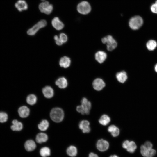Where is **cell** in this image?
<instances>
[{
  "instance_id": "obj_1",
  "label": "cell",
  "mask_w": 157,
  "mask_h": 157,
  "mask_svg": "<svg viewBox=\"0 0 157 157\" xmlns=\"http://www.w3.org/2000/svg\"><path fill=\"white\" fill-rule=\"evenodd\" d=\"M50 116L53 121L56 122H61L63 119L64 112L60 108H54L51 111Z\"/></svg>"
},
{
  "instance_id": "obj_2",
  "label": "cell",
  "mask_w": 157,
  "mask_h": 157,
  "mask_svg": "<svg viewBox=\"0 0 157 157\" xmlns=\"http://www.w3.org/2000/svg\"><path fill=\"white\" fill-rule=\"evenodd\" d=\"M102 42L106 44L107 49L109 51L115 49L117 46V43L115 40L111 35H108L101 39Z\"/></svg>"
},
{
  "instance_id": "obj_3",
  "label": "cell",
  "mask_w": 157,
  "mask_h": 157,
  "mask_svg": "<svg viewBox=\"0 0 157 157\" xmlns=\"http://www.w3.org/2000/svg\"><path fill=\"white\" fill-rule=\"evenodd\" d=\"M47 25V22L45 20H41L29 29L27 31V34L29 35H34L40 29L44 27Z\"/></svg>"
},
{
  "instance_id": "obj_4",
  "label": "cell",
  "mask_w": 157,
  "mask_h": 157,
  "mask_svg": "<svg viewBox=\"0 0 157 157\" xmlns=\"http://www.w3.org/2000/svg\"><path fill=\"white\" fill-rule=\"evenodd\" d=\"M143 20L139 16H135L132 17L130 20L129 24L130 27L132 29L137 30L142 25Z\"/></svg>"
},
{
  "instance_id": "obj_5",
  "label": "cell",
  "mask_w": 157,
  "mask_h": 157,
  "mask_svg": "<svg viewBox=\"0 0 157 157\" xmlns=\"http://www.w3.org/2000/svg\"><path fill=\"white\" fill-rule=\"evenodd\" d=\"M77 9L78 12L80 13L86 14L90 12L91 7L90 4L88 2L83 1L78 4Z\"/></svg>"
},
{
  "instance_id": "obj_6",
  "label": "cell",
  "mask_w": 157,
  "mask_h": 157,
  "mask_svg": "<svg viewBox=\"0 0 157 157\" xmlns=\"http://www.w3.org/2000/svg\"><path fill=\"white\" fill-rule=\"evenodd\" d=\"M39 8L41 12L49 15L52 12L53 7V5L49 2L44 1L39 5Z\"/></svg>"
},
{
  "instance_id": "obj_7",
  "label": "cell",
  "mask_w": 157,
  "mask_h": 157,
  "mask_svg": "<svg viewBox=\"0 0 157 157\" xmlns=\"http://www.w3.org/2000/svg\"><path fill=\"white\" fill-rule=\"evenodd\" d=\"M97 149L101 151H104L107 150L109 147L108 142L106 140L101 139L99 140L96 144Z\"/></svg>"
},
{
  "instance_id": "obj_8",
  "label": "cell",
  "mask_w": 157,
  "mask_h": 157,
  "mask_svg": "<svg viewBox=\"0 0 157 157\" xmlns=\"http://www.w3.org/2000/svg\"><path fill=\"white\" fill-rule=\"evenodd\" d=\"M105 85V83L103 80L99 78L95 79L92 83L93 88L96 90L98 91L101 90Z\"/></svg>"
},
{
  "instance_id": "obj_9",
  "label": "cell",
  "mask_w": 157,
  "mask_h": 157,
  "mask_svg": "<svg viewBox=\"0 0 157 157\" xmlns=\"http://www.w3.org/2000/svg\"><path fill=\"white\" fill-rule=\"evenodd\" d=\"M90 125V122L88 121L83 120L79 123V127L83 133H89L91 130Z\"/></svg>"
},
{
  "instance_id": "obj_10",
  "label": "cell",
  "mask_w": 157,
  "mask_h": 157,
  "mask_svg": "<svg viewBox=\"0 0 157 157\" xmlns=\"http://www.w3.org/2000/svg\"><path fill=\"white\" fill-rule=\"evenodd\" d=\"M51 24L53 27L57 30H62L64 26L63 23L57 17H55L53 19Z\"/></svg>"
},
{
  "instance_id": "obj_11",
  "label": "cell",
  "mask_w": 157,
  "mask_h": 157,
  "mask_svg": "<svg viewBox=\"0 0 157 157\" xmlns=\"http://www.w3.org/2000/svg\"><path fill=\"white\" fill-rule=\"evenodd\" d=\"M15 6L19 12L26 10L28 8L26 2L24 0H19L15 4Z\"/></svg>"
},
{
  "instance_id": "obj_12",
  "label": "cell",
  "mask_w": 157,
  "mask_h": 157,
  "mask_svg": "<svg viewBox=\"0 0 157 157\" xmlns=\"http://www.w3.org/2000/svg\"><path fill=\"white\" fill-rule=\"evenodd\" d=\"M107 56L106 53L104 51H101L97 52L95 55L96 60L100 63H102L105 61Z\"/></svg>"
},
{
  "instance_id": "obj_13",
  "label": "cell",
  "mask_w": 157,
  "mask_h": 157,
  "mask_svg": "<svg viewBox=\"0 0 157 157\" xmlns=\"http://www.w3.org/2000/svg\"><path fill=\"white\" fill-rule=\"evenodd\" d=\"M81 103L85 110V114H88L91 107V102L86 98L83 97L81 100Z\"/></svg>"
},
{
  "instance_id": "obj_14",
  "label": "cell",
  "mask_w": 157,
  "mask_h": 157,
  "mask_svg": "<svg viewBox=\"0 0 157 157\" xmlns=\"http://www.w3.org/2000/svg\"><path fill=\"white\" fill-rule=\"evenodd\" d=\"M71 60L67 56H64L61 57L59 62L60 66L62 67L67 68L71 65Z\"/></svg>"
},
{
  "instance_id": "obj_15",
  "label": "cell",
  "mask_w": 157,
  "mask_h": 157,
  "mask_svg": "<svg viewBox=\"0 0 157 157\" xmlns=\"http://www.w3.org/2000/svg\"><path fill=\"white\" fill-rule=\"evenodd\" d=\"M42 92L44 97L47 98H51L54 95V90L50 86H47L43 88Z\"/></svg>"
},
{
  "instance_id": "obj_16",
  "label": "cell",
  "mask_w": 157,
  "mask_h": 157,
  "mask_svg": "<svg viewBox=\"0 0 157 157\" xmlns=\"http://www.w3.org/2000/svg\"><path fill=\"white\" fill-rule=\"evenodd\" d=\"M19 116L22 118H26L28 116L30 113L29 108L26 106L20 107L18 110Z\"/></svg>"
},
{
  "instance_id": "obj_17",
  "label": "cell",
  "mask_w": 157,
  "mask_h": 157,
  "mask_svg": "<svg viewBox=\"0 0 157 157\" xmlns=\"http://www.w3.org/2000/svg\"><path fill=\"white\" fill-rule=\"evenodd\" d=\"M55 84L60 88L64 89L67 86L68 82L66 78L62 77L59 78L56 81Z\"/></svg>"
},
{
  "instance_id": "obj_18",
  "label": "cell",
  "mask_w": 157,
  "mask_h": 157,
  "mask_svg": "<svg viewBox=\"0 0 157 157\" xmlns=\"http://www.w3.org/2000/svg\"><path fill=\"white\" fill-rule=\"evenodd\" d=\"M24 147L26 150L28 151H33L36 147L35 142L32 140H27L25 143Z\"/></svg>"
},
{
  "instance_id": "obj_19",
  "label": "cell",
  "mask_w": 157,
  "mask_h": 157,
  "mask_svg": "<svg viewBox=\"0 0 157 157\" xmlns=\"http://www.w3.org/2000/svg\"><path fill=\"white\" fill-rule=\"evenodd\" d=\"M116 76L117 81L121 83H124L127 78V74L124 71H122L117 73Z\"/></svg>"
},
{
  "instance_id": "obj_20",
  "label": "cell",
  "mask_w": 157,
  "mask_h": 157,
  "mask_svg": "<svg viewBox=\"0 0 157 157\" xmlns=\"http://www.w3.org/2000/svg\"><path fill=\"white\" fill-rule=\"evenodd\" d=\"M12 125L11 126V129L13 131H18L21 130L23 128V124L20 122L16 119L12 121Z\"/></svg>"
},
{
  "instance_id": "obj_21",
  "label": "cell",
  "mask_w": 157,
  "mask_h": 157,
  "mask_svg": "<svg viewBox=\"0 0 157 157\" xmlns=\"http://www.w3.org/2000/svg\"><path fill=\"white\" fill-rule=\"evenodd\" d=\"M48 139V136L47 134L43 133H38L36 137V141L39 143H42L45 142Z\"/></svg>"
},
{
  "instance_id": "obj_22",
  "label": "cell",
  "mask_w": 157,
  "mask_h": 157,
  "mask_svg": "<svg viewBox=\"0 0 157 157\" xmlns=\"http://www.w3.org/2000/svg\"><path fill=\"white\" fill-rule=\"evenodd\" d=\"M66 152L69 156L72 157H75L77 154V149L76 147L71 145L67 148Z\"/></svg>"
},
{
  "instance_id": "obj_23",
  "label": "cell",
  "mask_w": 157,
  "mask_h": 157,
  "mask_svg": "<svg viewBox=\"0 0 157 157\" xmlns=\"http://www.w3.org/2000/svg\"><path fill=\"white\" fill-rule=\"evenodd\" d=\"M110 121V117L107 115L104 114L100 118L99 122L101 125L103 126L107 125Z\"/></svg>"
},
{
  "instance_id": "obj_24",
  "label": "cell",
  "mask_w": 157,
  "mask_h": 157,
  "mask_svg": "<svg viewBox=\"0 0 157 157\" xmlns=\"http://www.w3.org/2000/svg\"><path fill=\"white\" fill-rule=\"evenodd\" d=\"M49 126L48 121L45 119L42 120L38 125V129L42 131H45L48 128Z\"/></svg>"
},
{
  "instance_id": "obj_25",
  "label": "cell",
  "mask_w": 157,
  "mask_h": 157,
  "mask_svg": "<svg viewBox=\"0 0 157 157\" xmlns=\"http://www.w3.org/2000/svg\"><path fill=\"white\" fill-rule=\"evenodd\" d=\"M40 154L42 157H47L50 155L51 151L50 149L47 147H43L40 149Z\"/></svg>"
},
{
  "instance_id": "obj_26",
  "label": "cell",
  "mask_w": 157,
  "mask_h": 157,
  "mask_svg": "<svg viewBox=\"0 0 157 157\" xmlns=\"http://www.w3.org/2000/svg\"><path fill=\"white\" fill-rule=\"evenodd\" d=\"M137 148V146L135 143L133 141H129L126 149L130 153L134 152Z\"/></svg>"
},
{
  "instance_id": "obj_27",
  "label": "cell",
  "mask_w": 157,
  "mask_h": 157,
  "mask_svg": "<svg viewBox=\"0 0 157 157\" xmlns=\"http://www.w3.org/2000/svg\"><path fill=\"white\" fill-rule=\"evenodd\" d=\"M37 98L33 94L28 95L26 98V102L30 105H33L36 102Z\"/></svg>"
},
{
  "instance_id": "obj_28",
  "label": "cell",
  "mask_w": 157,
  "mask_h": 157,
  "mask_svg": "<svg viewBox=\"0 0 157 157\" xmlns=\"http://www.w3.org/2000/svg\"><path fill=\"white\" fill-rule=\"evenodd\" d=\"M157 46L156 42L154 40H150L148 41L146 44V46L148 49L150 51L154 50Z\"/></svg>"
},
{
  "instance_id": "obj_29",
  "label": "cell",
  "mask_w": 157,
  "mask_h": 157,
  "mask_svg": "<svg viewBox=\"0 0 157 157\" xmlns=\"http://www.w3.org/2000/svg\"><path fill=\"white\" fill-rule=\"evenodd\" d=\"M140 153L141 155L144 157H147L148 154L149 150L144 145H142L140 147Z\"/></svg>"
},
{
  "instance_id": "obj_30",
  "label": "cell",
  "mask_w": 157,
  "mask_h": 157,
  "mask_svg": "<svg viewBox=\"0 0 157 157\" xmlns=\"http://www.w3.org/2000/svg\"><path fill=\"white\" fill-rule=\"evenodd\" d=\"M8 115L4 112H0V122H6L8 120Z\"/></svg>"
},
{
  "instance_id": "obj_31",
  "label": "cell",
  "mask_w": 157,
  "mask_h": 157,
  "mask_svg": "<svg viewBox=\"0 0 157 157\" xmlns=\"http://www.w3.org/2000/svg\"><path fill=\"white\" fill-rule=\"evenodd\" d=\"M59 38L63 43L66 42L68 40L67 35L64 33H61L59 35Z\"/></svg>"
},
{
  "instance_id": "obj_32",
  "label": "cell",
  "mask_w": 157,
  "mask_h": 157,
  "mask_svg": "<svg viewBox=\"0 0 157 157\" xmlns=\"http://www.w3.org/2000/svg\"><path fill=\"white\" fill-rule=\"evenodd\" d=\"M76 110L77 112L80 113L82 115L85 114V110L81 105L77 106L76 108Z\"/></svg>"
},
{
  "instance_id": "obj_33",
  "label": "cell",
  "mask_w": 157,
  "mask_h": 157,
  "mask_svg": "<svg viewBox=\"0 0 157 157\" xmlns=\"http://www.w3.org/2000/svg\"><path fill=\"white\" fill-rule=\"evenodd\" d=\"M119 133L120 130L117 127H116L115 129L111 133L113 137H116L119 135Z\"/></svg>"
},
{
  "instance_id": "obj_34",
  "label": "cell",
  "mask_w": 157,
  "mask_h": 157,
  "mask_svg": "<svg viewBox=\"0 0 157 157\" xmlns=\"http://www.w3.org/2000/svg\"><path fill=\"white\" fill-rule=\"evenodd\" d=\"M54 39L55 40V43L57 45L61 46L63 44V43L57 35L54 36Z\"/></svg>"
},
{
  "instance_id": "obj_35",
  "label": "cell",
  "mask_w": 157,
  "mask_h": 157,
  "mask_svg": "<svg viewBox=\"0 0 157 157\" xmlns=\"http://www.w3.org/2000/svg\"><path fill=\"white\" fill-rule=\"evenodd\" d=\"M156 151L153 149H149L147 157H153L156 153Z\"/></svg>"
},
{
  "instance_id": "obj_36",
  "label": "cell",
  "mask_w": 157,
  "mask_h": 157,
  "mask_svg": "<svg viewBox=\"0 0 157 157\" xmlns=\"http://www.w3.org/2000/svg\"><path fill=\"white\" fill-rule=\"evenodd\" d=\"M144 145L148 149H152V144L149 141H147L145 142Z\"/></svg>"
},
{
  "instance_id": "obj_37",
  "label": "cell",
  "mask_w": 157,
  "mask_h": 157,
  "mask_svg": "<svg viewBox=\"0 0 157 157\" xmlns=\"http://www.w3.org/2000/svg\"><path fill=\"white\" fill-rule=\"evenodd\" d=\"M151 10L153 13H157V5L155 3L153 4L151 7Z\"/></svg>"
},
{
  "instance_id": "obj_38",
  "label": "cell",
  "mask_w": 157,
  "mask_h": 157,
  "mask_svg": "<svg viewBox=\"0 0 157 157\" xmlns=\"http://www.w3.org/2000/svg\"><path fill=\"white\" fill-rule=\"evenodd\" d=\"M116 127L115 125H111L108 127L107 130L108 132L111 133L115 129Z\"/></svg>"
},
{
  "instance_id": "obj_39",
  "label": "cell",
  "mask_w": 157,
  "mask_h": 157,
  "mask_svg": "<svg viewBox=\"0 0 157 157\" xmlns=\"http://www.w3.org/2000/svg\"><path fill=\"white\" fill-rule=\"evenodd\" d=\"M89 157H98V156L96 154L91 152L89 154Z\"/></svg>"
},
{
  "instance_id": "obj_40",
  "label": "cell",
  "mask_w": 157,
  "mask_h": 157,
  "mask_svg": "<svg viewBox=\"0 0 157 157\" xmlns=\"http://www.w3.org/2000/svg\"><path fill=\"white\" fill-rule=\"evenodd\" d=\"M109 157H119L116 155H111Z\"/></svg>"
},
{
  "instance_id": "obj_41",
  "label": "cell",
  "mask_w": 157,
  "mask_h": 157,
  "mask_svg": "<svg viewBox=\"0 0 157 157\" xmlns=\"http://www.w3.org/2000/svg\"><path fill=\"white\" fill-rule=\"evenodd\" d=\"M155 71L157 72V64L155 66Z\"/></svg>"
},
{
  "instance_id": "obj_42",
  "label": "cell",
  "mask_w": 157,
  "mask_h": 157,
  "mask_svg": "<svg viewBox=\"0 0 157 157\" xmlns=\"http://www.w3.org/2000/svg\"><path fill=\"white\" fill-rule=\"evenodd\" d=\"M155 3L157 5V0L155 2Z\"/></svg>"
},
{
  "instance_id": "obj_43",
  "label": "cell",
  "mask_w": 157,
  "mask_h": 157,
  "mask_svg": "<svg viewBox=\"0 0 157 157\" xmlns=\"http://www.w3.org/2000/svg\"><path fill=\"white\" fill-rule=\"evenodd\" d=\"M41 0L42 1H45V0Z\"/></svg>"
}]
</instances>
